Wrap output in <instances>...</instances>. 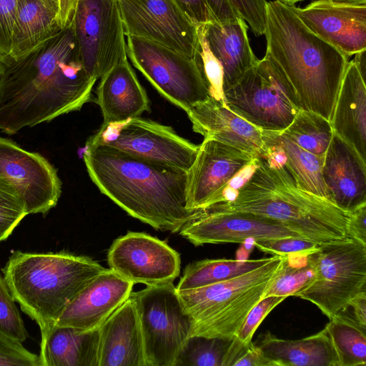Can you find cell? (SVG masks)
I'll return each mask as SVG.
<instances>
[{
	"instance_id": "74e56055",
	"label": "cell",
	"mask_w": 366,
	"mask_h": 366,
	"mask_svg": "<svg viewBox=\"0 0 366 366\" xmlns=\"http://www.w3.org/2000/svg\"><path fill=\"white\" fill-rule=\"evenodd\" d=\"M197 33L200 48L197 59L208 84L210 97L224 103L222 67L211 52L199 26Z\"/></svg>"
},
{
	"instance_id": "7a4b0ae2",
	"label": "cell",
	"mask_w": 366,
	"mask_h": 366,
	"mask_svg": "<svg viewBox=\"0 0 366 366\" xmlns=\"http://www.w3.org/2000/svg\"><path fill=\"white\" fill-rule=\"evenodd\" d=\"M83 159L102 194L157 230L179 232L195 212L187 208V172L89 139Z\"/></svg>"
},
{
	"instance_id": "ab89813d",
	"label": "cell",
	"mask_w": 366,
	"mask_h": 366,
	"mask_svg": "<svg viewBox=\"0 0 366 366\" xmlns=\"http://www.w3.org/2000/svg\"><path fill=\"white\" fill-rule=\"evenodd\" d=\"M285 299L282 297L275 296H269L262 299L249 312L234 338L245 345H249L256 330L263 320Z\"/></svg>"
},
{
	"instance_id": "ba28073f",
	"label": "cell",
	"mask_w": 366,
	"mask_h": 366,
	"mask_svg": "<svg viewBox=\"0 0 366 366\" xmlns=\"http://www.w3.org/2000/svg\"><path fill=\"white\" fill-rule=\"evenodd\" d=\"M310 256L315 277L295 296L313 303L329 319L366 290V245L346 237L320 244Z\"/></svg>"
},
{
	"instance_id": "ee69618b",
	"label": "cell",
	"mask_w": 366,
	"mask_h": 366,
	"mask_svg": "<svg viewBox=\"0 0 366 366\" xmlns=\"http://www.w3.org/2000/svg\"><path fill=\"white\" fill-rule=\"evenodd\" d=\"M347 236L366 245V204L350 212Z\"/></svg>"
},
{
	"instance_id": "484cf974",
	"label": "cell",
	"mask_w": 366,
	"mask_h": 366,
	"mask_svg": "<svg viewBox=\"0 0 366 366\" xmlns=\"http://www.w3.org/2000/svg\"><path fill=\"white\" fill-rule=\"evenodd\" d=\"M59 3L52 0H16L9 58L31 51L61 31Z\"/></svg>"
},
{
	"instance_id": "1f68e13d",
	"label": "cell",
	"mask_w": 366,
	"mask_h": 366,
	"mask_svg": "<svg viewBox=\"0 0 366 366\" xmlns=\"http://www.w3.org/2000/svg\"><path fill=\"white\" fill-rule=\"evenodd\" d=\"M282 132L300 147L317 156H325L334 134L329 120L304 109Z\"/></svg>"
},
{
	"instance_id": "e575fe53",
	"label": "cell",
	"mask_w": 366,
	"mask_h": 366,
	"mask_svg": "<svg viewBox=\"0 0 366 366\" xmlns=\"http://www.w3.org/2000/svg\"><path fill=\"white\" fill-rule=\"evenodd\" d=\"M197 26L226 24L241 16L229 0H175Z\"/></svg>"
},
{
	"instance_id": "f35d334b",
	"label": "cell",
	"mask_w": 366,
	"mask_h": 366,
	"mask_svg": "<svg viewBox=\"0 0 366 366\" xmlns=\"http://www.w3.org/2000/svg\"><path fill=\"white\" fill-rule=\"evenodd\" d=\"M252 242L259 250L273 255H307L315 252L320 244L305 237H296L252 240Z\"/></svg>"
},
{
	"instance_id": "5b68a950",
	"label": "cell",
	"mask_w": 366,
	"mask_h": 366,
	"mask_svg": "<svg viewBox=\"0 0 366 366\" xmlns=\"http://www.w3.org/2000/svg\"><path fill=\"white\" fill-rule=\"evenodd\" d=\"M105 270L99 262L85 256L66 252L17 250L1 272L15 302L39 327L41 342L66 305Z\"/></svg>"
},
{
	"instance_id": "e0dca14e",
	"label": "cell",
	"mask_w": 366,
	"mask_h": 366,
	"mask_svg": "<svg viewBox=\"0 0 366 366\" xmlns=\"http://www.w3.org/2000/svg\"><path fill=\"white\" fill-rule=\"evenodd\" d=\"M254 155L204 138L187 172V208L192 211L217 203L223 187Z\"/></svg>"
},
{
	"instance_id": "4316f807",
	"label": "cell",
	"mask_w": 366,
	"mask_h": 366,
	"mask_svg": "<svg viewBox=\"0 0 366 366\" xmlns=\"http://www.w3.org/2000/svg\"><path fill=\"white\" fill-rule=\"evenodd\" d=\"M99 329L54 325L40 343V366H98Z\"/></svg>"
},
{
	"instance_id": "30bf717a",
	"label": "cell",
	"mask_w": 366,
	"mask_h": 366,
	"mask_svg": "<svg viewBox=\"0 0 366 366\" xmlns=\"http://www.w3.org/2000/svg\"><path fill=\"white\" fill-rule=\"evenodd\" d=\"M126 37L127 56L132 64L172 104L187 112L210 97L197 58L142 38Z\"/></svg>"
},
{
	"instance_id": "7bdbcfd3",
	"label": "cell",
	"mask_w": 366,
	"mask_h": 366,
	"mask_svg": "<svg viewBox=\"0 0 366 366\" xmlns=\"http://www.w3.org/2000/svg\"><path fill=\"white\" fill-rule=\"evenodd\" d=\"M259 162V158H255L249 164L239 170L223 187L218 202H230L233 200L240 188L249 180Z\"/></svg>"
},
{
	"instance_id": "d590c367",
	"label": "cell",
	"mask_w": 366,
	"mask_h": 366,
	"mask_svg": "<svg viewBox=\"0 0 366 366\" xmlns=\"http://www.w3.org/2000/svg\"><path fill=\"white\" fill-rule=\"evenodd\" d=\"M28 214L14 187L0 175V242L6 240Z\"/></svg>"
},
{
	"instance_id": "9c48e42d",
	"label": "cell",
	"mask_w": 366,
	"mask_h": 366,
	"mask_svg": "<svg viewBox=\"0 0 366 366\" xmlns=\"http://www.w3.org/2000/svg\"><path fill=\"white\" fill-rule=\"evenodd\" d=\"M143 340L146 366H174L191 335L192 322L173 282L131 293Z\"/></svg>"
},
{
	"instance_id": "277c9868",
	"label": "cell",
	"mask_w": 366,
	"mask_h": 366,
	"mask_svg": "<svg viewBox=\"0 0 366 366\" xmlns=\"http://www.w3.org/2000/svg\"><path fill=\"white\" fill-rule=\"evenodd\" d=\"M217 204L272 219L318 244L347 237L350 212L299 188L284 166L263 158L233 200Z\"/></svg>"
},
{
	"instance_id": "603a6c76",
	"label": "cell",
	"mask_w": 366,
	"mask_h": 366,
	"mask_svg": "<svg viewBox=\"0 0 366 366\" xmlns=\"http://www.w3.org/2000/svg\"><path fill=\"white\" fill-rule=\"evenodd\" d=\"M96 102L102 112L103 125L124 122L150 109L147 93L128 60L100 78Z\"/></svg>"
},
{
	"instance_id": "6da1fadb",
	"label": "cell",
	"mask_w": 366,
	"mask_h": 366,
	"mask_svg": "<svg viewBox=\"0 0 366 366\" xmlns=\"http://www.w3.org/2000/svg\"><path fill=\"white\" fill-rule=\"evenodd\" d=\"M96 81L81 62L72 22L18 58H0V130L14 134L89 102Z\"/></svg>"
},
{
	"instance_id": "d6986e66",
	"label": "cell",
	"mask_w": 366,
	"mask_h": 366,
	"mask_svg": "<svg viewBox=\"0 0 366 366\" xmlns=\"http://www.w3.org/2000/svg\"><path fill=\"white\" fill-rule=\"evenodd\" d=\"M134 285L107 269L90 281L66 305L55 325L85 331L99 329L130 297Z\"/></svg>"
},
{
	"instance_id": "c3c4849f",
	"label": "cell",
	"mask_w": 366,
	"mask_h": 366,
	"mask_svg": "<svg viewBox=\"0 0 366 366\" xmlns=\"http://www.w3.org/2000/svg\"><path fill=\"white\" fill-rule=\"evenodd\" d=\"M353 308L355 320L366 329V290L357 295L350 302Z\"/></svg>"
},
{
	"instance_id": "d4e9b609",
	"label": "cell",
	"mask_w": 366,
	"mask_h": 366,
	"mask_svg": "<svg viewBox=\"0 0 366 366\" xmlns=\"http://www.w3.org/2000/svg\"><path fill=\"white\" fill-rule=\"evenodd\" d=\"M199 26L211 52L222 67L224 91L259 61L249 42L248 26L242 17L226 24Z\"/></svg>"
},
{
	"instance_id": "5bb4252c",
	"label": "cell",
	"mask_w": 366,
	"mask_h": 366,
	"mask_svg": "<svg viewBox=\"0 0 366 366\" xmlns=\"http://www.w3.org/2000/svg\"><path fill=\"white\" fill-rule=\"evenodd\" d=\"M179 234L195 246L243 242L249 239L304 237L272 219L228 209L217 203L196 210Z\"/></svg>"
},
{
	"instance_id": "7dc6e473",
	"label": "cell",
	"mask_w": 366,
	"mask_h": 366,
	"mask_svg": "<svg viewBox=\"0 0 366 366\" xmlns=\"http://www.w3.org/2000/svg\"><path fill=\"white\" fill-rule=\"evenodd\" d=\"M78 0H59L58 21L63 29L72 22L76 5Z\"/></svg>"
},
{
	"instance_id": "cb8c5ba5",
	"label": "cell",
	"mask_w": 366,
	"mask_h": 366,
	"mask_svg": "<svg viewBox=\"0 0 366 366\" xmlns=\"http://www.w3.org/2000/svg\"><path fill=\"white\" fill-rule=\"evenodd\" d=\"M333 132L366 157V87L353 61H348L332 111Z\"/></svg>"
},
{
	"instance_id": "f907efd6",
	"label": "cell",
	"mask_w": 366,
	"mask_h": 366,
	"mask_svg": "<svg viewBox=\"0 0 366 366\" xmlns=\"http://www.w3.org/2000/svg\"><path fill=\"white\" fill-rule=\"evenodd\" d=\"M335 2L350 4H366V0H331Z\"/></svg>"
},
{
	"instance_id": "8d00e7d4",
	"label": "cell",
	"mask_w": 366,
	"mask_h": 366,
	"mask_svg": "<svg viewBox=\"0 0 366 366\" xmlns=\"http://www.w3.org/2000/svg\"><path fill=\"white\" fill-rule=\"evenodd\" d=\"M0 334L23 343L29 335L11 292L0 275Z\"/></svg>"
},
{
	"instance_id": "52a82bcc",
	"label": "cell",
	"mask_w": 366,
	"mask_h": 366,
	"mask_svg": "<svg viewBox=\"0 0 366 366\" xmlns=\"http://www.w3.org/2000/svg\"><path fill=\"white\" fill-rule=\"evenodd\" d=\"M224 103L259 129L276 132L284 131L302 109L287 79L267 54L224 91Z\"/></svg>"
},
{
	"instance_id": "83f0119b",
	"label": "cell",
	"mask_w": 366,
	"mask_h": 366,
	"mask_svg": "<svg viewBox=\"0 0 366 366\" xmlns=\"http://www.w3.org/2000/svg\"><path fill=\"white\" fill-rule=\"evenodd\" d=\"M257 345L275 366H339L325 328L296 340L280 339L268 331Z\"/></svg>"
},
{
	"instance_id": "bcb514c9",
	"label": "cell",
	"mask_w": 366,
	"mask_h": 366,
	"mask_svg": "<svg viewBox=\"0 0 366 366\" xmlns=\"http://www.w3.org/2000/svg\"><path fill=\"white\" fill-rule=\"evenodd\" d=\"M239 15L246 19L256 15L264 6L266 0H229Z\"/></svg>"
},
{
	"instance_id": "681fc988",
	"label": "cell",
	"mask_w": 366,
	"mask_h": 366,
	"mask_svg": "<svg viewBox=\"0 0 366 366\" xmlns=\"http://www.w3.org/2000/svg\"><path fill=\"white\" fill-rule=\"evenodd\" d=\"M355 63L358 71L360 72L362 78L365 81L366 73V49H363L355 54V58L352 60Z\"/></svg>"
},
{
	"instance_id": "ffe728a7",
	"label": "cell",
	"mask_w": 366,
	"mask_h": 366,
	"mask_svg": "<svg viewBox=\"0 0 366 366\" xmlns=\"http://www.w3.org/2000/svg\"><path fill=\"white\" fill-rule=\"evenodd\" d=\"M355 149L333 134L322 174L329 199L351 212L366 204V164Z\"/></svg>"
},
{
	"instance_id": "836d02e7",
	"label": "cell",
	"mask_w": 366,
	"mask_h": 366,
	"mask_svg": "<svg viewBox=\"0 0 366 366\" xmlns=\"http://www.w3.org/2000/svg\"><path fill=\"white\" fill-rule=\"evenodd\" d=\"M231 341L190 336L179 351L174 366H223Z\"/></svg>"
},
{
	"instance_id": "f546056e",
	"label": "cell",
	"mask_w": 366,
	"mask_h": 366,
	"mask_svg": "<svg viewBox=\"0 0 366 366\" xmlns=\"http://www.w3.org/2000/svg\"><path fill=\"white\" fill-rule=\"evenodd\" d=\"M272 257L243 260L207 259L194 262L185 267L176 288L182 291L224 282L264 265Z\"/></svg>"
},
{
	"instance_id": "8992f818",
	"label": "cell",
	"mask_w": 366,
	"mask_h": 366,
	"mask_svg": "<svg viewBox=\"0 0 366 366\" xmlns=\"http://www.w3.org/2000/svg\"><path fill=\"white\" fill-rule=\"evenodd\" d=\"M283 255L234 278L177 291L192 322L191 335L232 340L251 309L264 297L282 266Z\"/></svg>"
},
{
	"instance_id": "7c38bea8",
	"label": "cell",
	"mask_w": 366,
	"mask_h": 366,
	"mask_svg": "<svg viewBox=\"0 0 366 366\" xmlns=\"http://www.w3.org/2000/svg\"><path fill=\"white\" fill-rule=\"evenodd\" d=\"M89 140L187 172L199 149V145L178 135L171 127L140 117L102 124Z\"/></svg>"
},
{
	"instance_id": "b9f144b4",
	"label": "cell",
	"mask_w": 366,
	"mask_h": 366,
	"mask_svg": "<svg viewBox=\"0 0 366 366\" xmlns=\"http://www.w3.org/2000/svg\"><path fill=\"white\" fill-rule=\"evenodd\" d=\"M16 4V0H0V58L11 52Z\"/></svg>"
},
{
	"instance_id": "7402d4cb",
	"label": "cell",
	"mask_w": 366,
	"mask_h": 366,
	"mask_svg": "<svg viewBox=\"0 0 366 366\" xmlns=\"http://www.w3.org/2000/svg\"><path fill=\"white\" fill-rule=\"evenodd\" d=\"M99 332L98 366H146L140 324L131 296Z\"/></svg>"
},
{
	"instance_id": "60d3db41",
	"label": "cell",
	"mask_w": 366,
	"mask_h": 366,
	"mask_svg": "<svg viewBox=\"0 0 366 366\" xmlns=\"http://www.w3.org/2000/svg\"><path fill=\"white\" fill-rule=\"evenodd\" d=\"M0 366H40L39 355L0 334Z\"/></svg>"
},
{
	"instance_id": "3957f363",
	"label": "cell",
	"mask_w": 366,
	"mask_h": 366,
	"mask_svg": "<svg viewBox=\"0 0 366 366\" xmlns=\"http://www.w3.org/2000/svg\"><path fill=\"white\" fill-rule=\"evenodd\" d=\"M266 54L290 83L301 109L330 122L348 57L311 30L280 0L267 1Z\"/></svg>"
},
{
	"instance_id": "ac0fdd59",
	"label": "cell",
	"mask_w": 366,
	"mask_h": 366,
	"mask_svg": "<svg viewBox=\"0 0 366 366\" xmlns=\"http://www.w3.org/2000/svg\"><path fill=\"white\" fill-rule=\"evenodd\" d=\"M290 6L310 30L348 58L366 49V4L316 0L304 8Z\"/></svg>"
},
{
	"instance_id": "44dd1931",
	"label": "cell",
	"mask_w": 366,
	"mask_h": 366,
	"mask_svg": "<svg viewBox=\"0 0 366 366\" xmlns=\"http://www.w3.org/2000/svg\"><path fill=\"white\" fill-rule=\"evenodd\" d=\"M187 114L193 130L209 138L262 158L265 152L261 129L234 114L222 102L209 97Z\"/></svg>"
},
{
	"instance_id": "816d5d0a",
	"label": "cell",
	"mask_w": 366,
	"mask_h": 366,
	"mask_svg": "<svg viewBox=\"0 0 366 366\" xmlns=\"http://www.w3.org/2000/svg\"><path fill=\"white\" fill-rule=\"evenodd\" d=\"M280 1L290 5H294L295 3L302 0H280Z\"/></svg>"
},
{
	"instance_id": "2e32d148",
	"label": "cell",
	"mask_w": 366,
	"mask_h": 366,
	"mask_svg": "<svg viewBox=\"0 0 366 366\" xmlns=\"http://www.w3.org/2000/svg\"><path fill=\"white\" fill-rule=\"evenodd\" d=\"M0 175L14 187L28 214L45 215L57 204L62 185L57 169L41 154L4 137H0Z\"/></svg>"
},
{
	"instance_id": "9a60e30c",
	"label": "cell",
	"mask_w": 366,
	"mask_h": 366,
	"mask_svg": "<svg viewBox=\"0 0 366 366\" xmlns=\"http://www.w3.org/2000/svg\"><path fill=\"white\" fill-rule=\"evenodd\" d=\"M109 269L122 278L146 286L173 282L179 275V254L144 232H129L114 241L108 254Z\"/></svg>"
},
{
	"instance_id": "f6af8a7d",
	"label": "cell",
	"mask_w": 366,
	"mask_h": 366,
	"mask_svg": "<svg viewBox=\"0 0 366 366\" xmlns=\"http://www.w3.org/2000/svg\"><path fill=\"white\" fill-rule=\"evenodd\" d=\"M234 366H275V365L264 356L257 344L252 342L241 353Z\"/></svg>"
},
{
	"instance_id": "f5cc1de1",
	"label": "cell",
	"mask_w": 366,
	"mask_h": 366,
	"mask_svg": "<svg viewBox=\"0 0 366 366\" xmlns=\"http://www.w3.org/2000/svg\"><path fill=\"white\" fill-rule=\"evenodd\" d=\"M52 1H56V2H58V3H59V0H52Z\"/></svg>"
},
{
	"instance_id": "4dcf8cb0",
	"label": "cell",
	"mask_w": 366,
	"mask_h": 366,
	"mask_svg": "<svg viewBox=\"0 0 366 366\" xmlns=\"http://www.w3.org/2000/svg\"><path fill=\"white\" fill-rule=\"evenodd\" d=\"M325 327L339 366L366 365V329L353 318L337 313Z\"/></svg>"
},
{
	"instance_id": "4fadbf2b",
	"label": "cell",
	"mask_w": 366,
	"mask_h": 366,
	"mask_svg": "<svg viewBox=\"0 0 366 366\" xmlns=\"http://www.w3.org/2000/svg\"><path fill=\"white\" fill-rule=\"evenodd\" d=\"M125 36L153 41L191 59L200 45L197 26L175 0H118Z\"/></svg>"
},
{
	"instance_id": "8fae6325",
	"label": "cell",
	"mask_w": 366,
	"mask_h": 366,
	"mask_svg": "<svg viewBox=\"0 0 366 366\" xmlns=\"http://www.w3.org/2000/svg\"><path fill=\"white\" fill-rule=\"evenodd\" d=\"M72 25L81 62L92 79L97 81L128 60L118 0H78Z\"/></svg>"
},
{
	"instance_id": "d6a6232c",
	"label": "cell",
	"mask_w": 366,
	"mask_h": 366,
	"mask_svg": "<svg viewBox=\"0 0 366 366\" xmlns=\"http://www.w3.org/2000/svg\"><path fill=\"white\" fill-rule=\"evenodd\" d=\"M310 254L283 255L282 266L263 298L269 296L287 298L306 287L315 274Z\"/></svg>"
},
{
	"instance_id": "f1b7e54d",
	"label": "cell",
	"mask_w": 366,
	"mask_h": 366,
	"mask_svg": "<svg viewBox=\"0 0 366 366\" xmlns=\"http://www.w3.org/2000/svg\"><path fill=\"white\" fill-rule=\"evenodd\" d=\"M261 132L264 144L280 149L282 154V165L299 188L329 199L322 174L325 156L306 151L283 132L261 129Z\"/></svg>"
}]
</instances>
